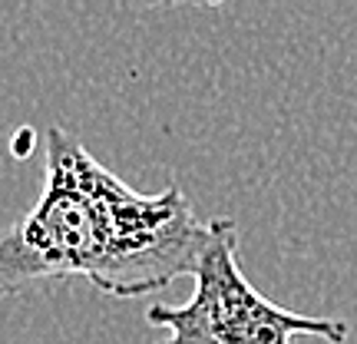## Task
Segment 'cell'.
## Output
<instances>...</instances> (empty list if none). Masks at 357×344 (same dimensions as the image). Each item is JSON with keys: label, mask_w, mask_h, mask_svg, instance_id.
<instances>
[{"label": "cell", "mask_w": 357, "mask_h": 344, "mask_svg": "<svg viewBox=\"0 0 357 344\" xmlns=\"http://www.w3.org/2000/svg\"><path fill=\"white\" fill-rule=\"evenodd\" d=\"M212 242L178 182L136 192L63 126L47 129L37 202L0 225V298L86 278L113 298H142L192 278Z\"/></svg>", "instance_id": "obj_1"}, {"label": "cell", "mask_w": 357, "mask_h": 344, "mask_svg": "<svg viewBox=\"0 0 357 344\" xmlns=\"http://www.w3.org/2000/svg\"><path fill=\"white\" fill-rule=\"evenodd\" d=\"M192 281L189 301L146 308V321L169 331L162 344H294V338L344 344L351 338L344 318L298 315L258 292L238 262V229L225 216L212 218V242L192 268Z\"/></svg>", "instance_id": "obj_2"}]
</instances>
